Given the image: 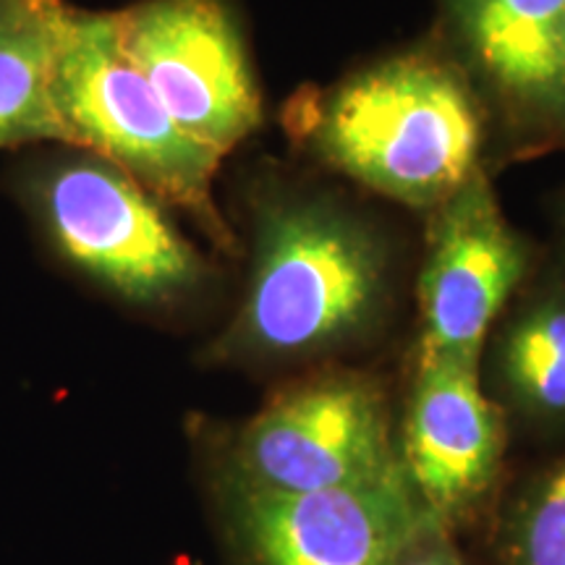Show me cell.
Listing matches in <instances>:
<instances>
[{
  "mask_svg": "<svg viewBox=\"0 0 565 565\" xmlns=\"http://www.w3.org/2000/svg\"><path fill=\"white\" fill-rule=\"evenodd\" d=\"M563 53H565V19H563Z\"/></svg>",
  "mask_w": 565,
  "mask_h": 565,
  "instance_id": "9a60e30c",
  "label": "cell"
},
{
  "mask_svg": "<svg viewBox=\"0 0 565 565\" xmlns=\"http://www.w3.org/2000/svg\"><path fill=\"white\" fill-rule=\"evenodd\" d=\"M68 9L66 0H0V150L42 141L68 147L53 100Z\"/></svg>",
  "mask_w": 565,
  "mask_h": 565,
  "instance_id": "30bf717a",
  "label": "cell"
},
{
  "mask_svg": "<svg viewBox=\"0 0 565 565\" xmlns=\"http://www.w3.org/2000/svg\"><path fill=\"white\" fill-rule=\"evenodd\" d=\"M503 427L477 362L422 353L406 419L404 475L437 521L477 503L498 475Z\"/></svg>",
  "mask_w": 565,
  "mask_h": 565,
  "instance_id": "9c48e42d",
  "label": "cell"
},
{
  "mask_svg": "<svg viewBox=\"0 0 565 565\" xmlns=\"http://www.w3.org/2000/svg\"><path fill=\"white\" fill-rule=\"evenodd\" d=\"M116 17L124 51L189 137L225 158L257 129L263 100L223 0H141Z\"/></svg>",
  "mask_w": 565,
  "mask_h": 565,
  "instance_id": "5b68a950",
  "label": "cell"
},
{
  "mask_svg": "<svg viewBox=\"0 0 565 565\" xmlns=\"http://www.w3.org/2000/svg\"><path fill=\"white\" fill-rule=\"evenodd\" d=\"M511 565H565V461L545 471L508 529Z\"/></svg>",
  "mask_w": 565,
  "mask_h": 565,
  "instance_id": "4fadbf2b",
  "label": "cell"
},
{
  "mask_svg": "<svg viewBox=\"0 0 565 565\" xmlns=\"http://www.w3.org/2000/svg\"><path fill=\"white\" fill-rule=\"evenodd\" d=\"M242 540L257 565H395L433 513L404 475L335 490H236Z\"/></svg>",
  "mask_w": 565,
  "mask_h": 565,
  "instance_id": "52a82bcc",
  "label": "cell"
},
{
  "mask_svg": "<svg viewBox=\"0 0 565 565\" xmlns=\"http://www.w3.org/2000/svg\"><path fill=\"white\" fill-rule=\"evenodd\" d=\"M324 158L406 204L445 202L477 173L475 100L443 63L404 55L345 82L317 131Z\"/></svg>",
  "mask_w": 565,
  "mask_h": 565,
  "instance_id": "7a4b0ae2",
  "label": "cell"
},
{
  "mask_svg": "<svg viewBox=\"0 0 565 565\" xmlns=\"http://www.w3.org/2000/svg\"><path fill=\"white\" fill-rule=\"evenodd\" d=\"M463 38L492 79L524 97L565 92V0H454Z\"/></svg>",
  "mask_w": 565,
  "mask_h": 565,
  "instance_id": "8fae6325",
  "label": "cell"
},
{
  "mask_svg": "<svg viewBox=\"0 0 565 565\" xmlns=\"http://www.w3.org/2000/svg\"><path fill=\"white\" fill-rule=\"evenodd\" d=\"M236 490L303 494L372 482L401 469L380 395L349 377L278 395L233 450Z\"/></svg>",
  "mask_w": 565,
  "mask_h": 565,
  "instance_id": "8992f818",
  "label": "cell"
},
{
  "mask_svg": "<svg viewBox=\"0 0 565 565\" xmlns=\"http://www.w3.org/2000/svg\"><path fill=\"white\" fill-rule=\"evenodd\" d=\"M53 100L68 147L121 168L160 202L186 210L217 242H228L212 196L223 154L168 116L124 51L116 13L71 6L55 58Z\"/></svg>",
  "mask_w": 565,
  "mask_h": 565,
  "instance_id": "6da1fadb",
  "label": "cell"
},
{
  "mask_svg": "<svg viewBox=\"0 0 565 565\" xmlns=\"http://www.w3.org/2000/svg\"><path fill=\"white\" fill-rule=\"evenodd\" d=\"M395 565H463L454 553V547L448 545L437 519H429L422 526V532L408 542V547L401 553Z\"/></svg>",
  "mask_w": 565,
  "mask_h": 565,
  "instance_id": "5bb4252c",
  "label": "cell"
},
{
  "mask_svg": "<svg viewBox=\"0 0 565 565\" xmlns=\"http://www.w3.org/2000/svg\"><path fill=\"white\" fill-rule=\"evenodd\" d=\"M524 267V246L477 171L443 202L419 286L422 353L477 362L487 330L519 286Z\"/></svg>",
  "mask_w": 565,
  "mask_h": 565,
  "instance_id": "ba28073f",
  "label": "cell"
},
{
  "mask_svg": "<svg viewBox=\"0 0 565 565\" xmlns=\"http://www.w3.org/2000/svg\"><path fill=\"white\" fill-rule=\"evenodd\" d=\"M377 294L380 263L362 231L307 204L270 210L233 338L259 353L322 349L353 333Z\"/></svg>",
  "mask_w": 565,
  "mask_h": 565,
  "instance_id": "277c9868",
  "label": "cell"
},
{
  "mask_svg": "<svg viewBox=\"0 0 565 565\" xmlns=\"http://www.w3.org/2000/svg\"><path fill=\"white\" fill-rule=\"evenodd\" d=\"M511 391L540 414H565V301L550 299L513 324L503 345Z\"/></svg>",
  "mask_w": 565,
  "mask_h": 565,
  "instance_id": "7c38bea8",
  "label": "cell"
},
{
  "mask_svg": "<svg viewBox=\"0 0 565 565\" xmlns=\"http://www.w3.org/2000/svg\"><path fill=\"white\" fill-rule=\"evenodd\" d=\"M19 194L63 263L139 307H162L200 286L204 263L162 204L121 168L79 147L42 154Z\"/></svg>",
  "mask_w": 565,
  "mask_h": 565,
  "instance_id": "3957f363",
  "label": "cell"
}]
</instances>
